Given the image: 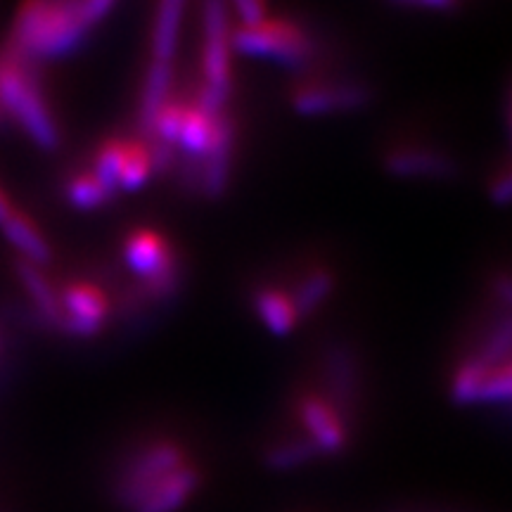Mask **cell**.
<instances>
[{
  "label": "cell",
  "instance_id": "cell-1",
  "mask_svg": "<svg viewBox=\"0 0 512 512\" xmlns=\"http://www.w3.org/2000/svg\"><path fill=\"white\" fill-rule=\"evenodd\" d=\"M112 3L107 0H86V3H24L12 22L8 53L27 62L43 57H60L74 50L91 34Z\"/></svg>",
  "mask_w": 512,
  "mask_h": 512
},
{
  "label": "cell",
  "instance_id": "cell-2",
  "mask_svg": "<svg viewBox=\"0 0 512 512\" xmlns=\"http://www.w3.org/2000/svg\"><path fill=\"white\" fill-rule=\"evenodd\" d=\"M0 107L22 124L38 147L55 150L60 145V131L34 76V62L12 53L0 57Z\"/></svg>",
  "mask_w": 512,
  "mask_h": 512
},
{
  "label": "cell",
  "instance_id": "cell-3",
  "mask_svg": "<svg viewBox=\"0 0 512 512\" xmlns=\"http://www.w3.org/2000/svg\"><path fill=\"white\" fill-rule=\"evenodd\" d=\"M230 12L226 3H207L202 8V76L204 86L197 105L209 114L226 112L230 98Z\"/></svg>",
  "mask_w": 512,
  "mask_h": 512
},
{
  "label": "cell",
  "instance_id": "cell-4",
  "mask_svg": "<svg viewBox=\"0 0 512 512\" xmlns=\"http://www.w3.org/2000/svg\"><path fill=\"white\" fill-rule=\"evenodd\" d=\"M233 48L247 57H261L283 64L287 69H302L313 60V41L302 24L283 17H268L264 24L238 29Z\"/></svg>",
  "mask_w": 512,
  "mask_h": 512
},
{
  "label": "cell",
  "instance_id": "cell-5",
  "mask_svg": "<svg viewBox=\"0 0 512 512\" xmlns=\"http://www.w3.org/2000/svg\"><path fill=\"white\" fill-rule=\"evenodd\" d=\"M188 463L185 451L174 441H157L147 446L138 456H133L131 463L124 467V472L114 482V501L119 508L133 512L138 503L150 494L166 475L176 472L178 467Z\"/></svg>",
  "mask_w": 512,
  "mask_h": 512
},
{
  "label": "cell",
  "instance_id": "cell-6",
  "mask_svg": "<svg viewBox=\"0 0 512 512\" xmlns=\"http://www.w3.org/2000/svg\"><path fill=\"white\" fill-rule=\"evenodd\" d=\"M297 418L302 422L304 437L318 448L320 456H339L347 451L351 441L349 420L332 406L330 399L306 394L299 399Z\"/></svg>",
  "mask_w": 512,
  "mask_h": 512
},
{
  "label": "cell",
  "instance_id": "cell-7",
  "mask_svg": "<svg viewBox=\"0 0 512 512\" xmlns=\"http://www.w3.org/2000/svg\"><path fill=\"white\" fill-rule=\"evenodd\" d=\"M373 91L363 83H302L294 88L292 107L302 117H328V114L356 112L370 105Z\"/></svg>",
  "mask_w": 512,
  "mask_h": 512
},
{
  "label": "cell",
  "instance_id": "cell-8",
  "mask_svg": "<svg viewBox=\"0 0 512 512\" xmlns=\"http://www.w3.org/2000/svg\"><path fill=\"white\" fill-rule=\"evenodd\" d=\"M384 171L406 181H444L458 174L456 159L432 147H396L384 155Z\"/></svg>",
  "mask_w": 512,
  "mask_h": 512
},
{
  "label": "cell",
  "instance_id": "cell-9",
  "mask_svg": "<svg viewBox=\"0 0 512 512\" xmlns=\"http://www.w3.org/2000/svg\"><path fill=\"white\" fill-rule=\"evenodd\" d=\"M62 302V328L76 337H93L105 323L107 297L98 285L74 283L60 294Z\"/></svg>",
  "mask_w": 512,
  "mask_h": 512
},
{
  "label": "cell",
  "instance_id": "cell-10",
  "mask_svg": "<svg viewBox=\"0 0 512 512\" xmlns=\"http://www.w3.org/2000/svg\"><path fill=\"white\" fill-rule=\"evenodd\" d=\"M233 143L235 126L228 112H221L214 124V138L207 155L200 159V190L209 200H219L228 190L230 181V162H233Z\"/></svg>",
  "mask_w": 512,
  "mask_h": 512
},
{
  "label": "cell",
  "instance_id": "cell-11",
  "mask_svg": "<svg viewBox=\"0 0 512 512\" xmlns=\"http://www.w3.org/2000/svg\"><path fill=\"white\" fill-rule=\"evenodd\" d=\"M325 382H328L330 403L344 418L349 420V411L358 392V361L354 351L344 344H332L325 351Z\"/></svg>",
  "mask_w": 512,
  "mask_h": 512
},
{
  "label": "cell",
  "instance_id": "cell-12",
  "mask_svg": "<svg viewBox=\"0 0 512 512\" xmlns=\"http://www.w3.org/2000/svg\"><path fill=\"white\" fill-rule=\"evenodd\" d=\"M202 472L195 465L185 463L176 472L166 475L155 489L147 494L133 512H178L200 489Z\"/></svg>",
  "mask_w": 512,
  "mask_h": 512
},
{
  "label": "cell",
  "instance_id": "cell-13",
  "mask_svg": "<svg viewBox=\"0 0 512 512\" xmlns=\"http://www.w3.org/2000/svg\"><path fill=\"white\" fill-rule=\"evenodd\" d=\"M126 261L143 280H150L166 271L176 261L174 249L162 240V235L155 230H136L126 240Z\"/></svg>",
  "mask_w": 512,
  "mask_h": 512
},
{
  "label": "cell",
  "instance_id": "cell-14",
  "mask_svg": "<svg viewBox=\"0 0 512 512\" xmlns=\"http://www.w3.org/2000/svg\"><path fill=\"white\" fill-rule=\"evenodd\" d=\"M254 311L275 337L290 335L302 320L297 309H294L292 294L275 290V287H261V290L254 292Z\"/></svg>",
  "mask_w": 512,
  "mask_h": 512
},
{
  "label": "cell",
  "instance_id": "cell-15",
  "mask_svg": "<svg viewBox=\"0 0 512 512\" xmlns=\"http://www.w3.org/2000/svg\"><path fill=\"white\" fill-rule=\"evenodd\" d=\"M17 275L22 280L24 290L31 297V302L36 304L38 313L48 320V323L62 325V302L60 294L55 292V287L50 285V280L43 275L41 266L31 264V261H17Z\"/></svg>",
  "mask_w": 512,
  "mask_h": 512
},
{
  "label": "cell",
  "instance_id": "cell-16",
  "mask_svg": "<svg viewBox=\"0 0 512 512\" xmlns=\"http://www.w3.org/2000/svg\"><path fill=\"white\" fill-rule=\"evenodd\" d=\"M185 5L181 0H169L157 8L155 29H152V60L174 64L178 36H181Z\"/></svg>",
  "mask_w": 512,
  "mask_h": 512
},
{
  "label": "cell",
  "instance_id": "cell-17",
  "mask_svg": "<svg viewBox=\"0 0 512 512\" xmlns=\"http://www.w3.org/2000/svg\"><path fill=\"white\" fill-rule=\"evenodd\" d=\"M3 233L12 245H15L19 252L24 254V261H31V264L43 266L48 264L50 256V245L46 242V238L41 235L34 223H31L22 211H12V214L5 219L3 223Z\"/></svg>",
  "mask_w": 512,
  "mask_h": 512
},
{
  "label": "cell",
  "instance_id": "cell-18",
  "mask_svg": "<svg viewBox=\"0 0 512 512\" xmlns=\"http://www.w3.org/2000/svg\"><path fill=\"white\" fill-rule=\"evenodd\" d=\"M219 117V114H216ZM214 114L204 112L200 105H188L183 117V126H181V136H178L176 147H181V152L188 159H200L207 155L211 138H214V124H216Z\"/></svg>",
  "mask_w": 512,
  "mask_h": 512
},
{
  "label": "cell",
  "instance_id": "cell-19",
  "mask_svg": "<svg viewBox=\"0 0 512 512\" xmlns=\"http://www.w3.org/2000/svg\"><path fill=\"white\" fill-rule=\"evenodd\" d=\"M332 292H335V275L328 268H313V271L306 273L297 290L292 292V302L299 318L313 316L320 306L328 302Z\"/></svg>",
  "mask_w": 512,
  "mask_h": 512
},
{
  "label": "cell",
  "instance_id": "cell-20",
  "mask_svg": "<svg viewBox=\"0 0 512 512\" xmlns=\"http://www.w3.org/2000/svg\"><path fill=\"white\" fill-rule=\"evenodd\" d=\"M316 458H320L318 448L313 446L311 441L304 437V434L297 439L278 441V444L266 448V453H264V463L275 472L297 470V467L313 463Z\"/></svg>",
  "mask_w": 512,
  "mask_h": 512
},
{
  "label": "cell",
  "instance_id": "cell-21",
  "mask_svg": "<svg viewBox=\"0 0 512 512\" xmlns=\"http://www.w3.org/2000/svg\"><path fill=\"white\" fill-rule=\"evenodd\" d=\"M491 366L479 361V358H467L456 370L451 380V399L458 403V406H475L479 389H482L484 377L489 373Z\"/></svg>",
  "mask_w": 512,
  "mask_h": 512
},
{
  "label": "cell",
  "instance_id": "cell-22",
  "mask_svg": "<svg viewBox=\"0 0 512 512\" xmlns=\"http://www.w3.org/2000/svg\"><path fill=\"white\" fill-rule=\"evenodd\" d=\"M155 166H152L150 145L140 143V140H128L124 166H121L119 188L121 190H136L150 178Z\"/></svg>",
  "mask_w": 512,
  "mask_h": 512
},
{
  "label": "cell",
  "instance_id": "cell-23",
  "mask_svg": "<svg viewBox=\"0 0 512 512\" xmlns=\"http://www.w3.org/2000/svg\"><path fill=\"white\" fill-rule=\"evenodd\" d=\"M475 358L486 363V366H501V363L512 361V313L496 320V325L484 337Z\"/></svg>",
  "mask_w": 512,
  "mask_h": 512
},
{
  "label": "cell",
  "instance_id": "cell-24",
  "mask_svg": "<svg viewBox=\"0 0 512 512\" xmlns=\"http://www.w3.org/2000/svg\"><path fill=\"white\" fill-rule=\"evenodd\" d=\"M114 192L100 183V178L88 171V174H76L67 183V197L76 209H98L112 200Z\"/></svg>",
  "mask_w": 512,
  "mask_h": 512
},
{
  "label": "cell",
  "instance_id": "cell-25",
  "mask_svg": "<svg viewBox=\"0 0 512 512\" xmlns=\"http://www.w3.org/2000/svg\"><path fill=\"white\" fill-rule=\"evenodd\" d=\"M126 147H128V140L110 138L100 145L98 155H95L93 174L98 176L100 183L105 185V188H110L112 192L119 190V176H121V166H124Z\"/></svg>",
  "mask_w": 512,
  "mask_h": 512
},
{
  "label": "cell",
  "instance_id": "cell-26",
  "mask_svg": "<svg viewBox=\"0 0 512 512\" xmlns=\"http://www.w3.org/2000/svg\"><path fill=\"white\" fill-rule=\"evenodd\" d=\"M185 110H188V102H178V100L166 102L162 112L157 114L155 124L150 128V138L157 140V143L176 147L178 136H181Z\"/></svg>",
  "mask_w": 512,
  "mask_h": 512
},
{
  "label": "cell",
  "instance_id": "cell-27",
  "mask_svg": "<svg viewBox=\"0 0 512 512\" xmlns=\"http://www.w3.org/2000/svg\"><path fill=\"white\" fill-rule=\"evenodd\" d=\"M512 401V361L491 366L479 389L477 403H510Z\"/></svg>",
  "mask_w": 512,
  "mask_h": 512
},
{
  "label": "cell",
  "instance_id": "cell-28",
  "mask_svg": "<svg viewBox=\"0 0 512 512\" xmlns=\"http://www.w3.org/2000/svg\"><path fill=\"white\" fill-rule=\"evenodd\" d=\"M489 200L498 207H508L512 204V166L498 171L489 183Z\"/></svg>",
  "mask_w": 512,
  "mask_h": 512
},
{
  "label": "cell",
  "instance_id": "cell-29",
  "mask_svg": "<svg viewBox=\"0 0 512 512\" xmlns=\"http://www.w3.org/2000/svg\"><path fill=\"white\" fill-rule=\"evenodd\" d=\"M235 12H238L242 29L259 27V24H264L268 19V8L264 3H259V0H240L235 5Z\"/></svg>",
  "mask_w": 512,
  "mask_h": 512
},
{
  "label": "cell",
  "instance_id": "cell-30",
  "mask_svg": "<svg viewBox=\"0 0 512 512\" xmlns=\"http://www.w3.org/2000/svg\"><path fill=\"white\" fill-rule=\"evenodd\" d=\"M491 290H494L498 302L512 313V273H496Z\"/></svg>",
  "mask_w": 512,
  "mask_h": 512
},
{
  "label": "cell",
  "instance_id": "cell-31",
  "mask_svg": "<svg viewBox=\"0 0 512 512\" xmlns=\"http://www.w3.org/2000/svg\"><path fill=\"white\" fill-rule=\"evenodd\" d=\"M12 211H15V209H12V204L8 202V197H5L3 190H0V226H3L5 219H8Z\"/></svg>",
  "mask_w": 512,
  "mask_h": 512
},
{
  "label": "cell",
  "instance_id": "cell-32",
  "mask_svg": "<svg viewBox=\"0 0 512 512\" xmlns=\"http://www.w3.org/2000/svg\"><path fill=\"white\" fill-rule=\"evenodd\" d=\"M508 114H510V128H512V95H510V112Z\"/></svg>",
  "mask_w": 512,
  "mask_h": 512
},
{
  "label": "cell",
  "instance_id": "cell-33",
  "mask_svg": "<svg viewBox=\"0 0 512 512\" xmlns=\"http://www.w3.org/2000/svg\"><path fill=\"white\" fill-rule=\"evenodd\" d=\"M0 117H3V107H0Z\"/></svg>",
  "mask_w": 512,
  "mask_h": 512
}]
</instances>
